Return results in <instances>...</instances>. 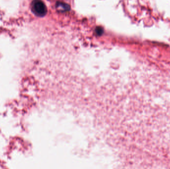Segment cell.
<instances>
[{"label":"cell","instance_id":"1","mask_svg":"<svg viewBox=\"0 0 170 169\" xmlns=\"http://www.w3.org/2000/svg\"><path fill=\"white\" fill-rule=\"evenodd\" d=\"M31 6L33 14L38 17H44L47 13L46 7L42 0H33Z\"/></svg>","mask_w":170,"mask_h":169}]
</instances>
